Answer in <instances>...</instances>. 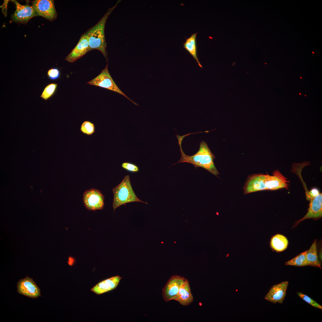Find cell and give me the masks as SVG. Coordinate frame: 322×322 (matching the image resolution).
<instances>
[{
    "label": "cell",
    "instance_id": "obj_23",
    "mask_svg": "<svg viewBox=\"0 0 322 322\" xmlns=\"http://www.w3.org/2000/svg\"><path fill=\"white\" fill-rule=\"evenodd\" d=\"M47 75L48 78L51 80H55L59 78L60 72L59 69L56 68L49 69L47 71Z\"/></svg>",
    "mask_w": 322,
    "mask_h": 322
},
{
    "label": "cell",
    "instance_id": "obj_6",
    "mask_svg": "<svg viewBox=\"0 0 322 322\" xmlns=\"http://www.w3.org/2000/svg\"><path fill=\"white\" fill-rule=\"evenodd\" d=\"M104 196L100 191L92 188L83 193V201L86 208L90 210L102 209L104 206Z\"/></svg>",
    "mask_w": 322,
    "mask_h": 322
},
{
    "label": "cell",
    "instance_id": "obj_15",
    "mask_svg": "<svg viewBox=\"0 0 322 322\" xmlns=\"http://www.w3.org/2000/svg\"><path fill=\"white\" fill-rule=\"evenodd\" d=\"M193 297L191 293L189 282L185 278L179 290L175 301L180 304L187 306L193 301Z\"/></svg>",
    "mask_w": 322,
    "mask_h": 322
},
{
    "label": "cell",
    "instance_id": "obj_16",
    "mask_svg": "<svg viewBox=\"0 0 322 322\" xmlns=\"http://www.w3.org/2000/svg\"><path fill=\"white\" fill-rule=\"evenodd\" d=\"M197 32L192 34L188 38H186L183 44V47L191 55L196 61L199 66L202 68L197 55L196 37Z\"/></svg>",
    "mask_w": 322,
    "mask_h": 322
},
{
    "label": "cell",
    "instance_id": "obj_9",
    "mask_svg": "<svg viewBox=\"0 0 322 322\" xmlns=\"http://www.w3.org/2000/svg\"><path fill=\"white\" fill-rule=\"evenodd\" d=\"M185 278L182 276L176 275L171 277L162 290V296L165 301L175 300Z\"/></svg>",
    "mask_w": 322,
    "mask_h": 322
},
{
    "label": "cell",
    "instance_id": "obj_3",
    "mask_svg": "<svg viewBox=\"0 0 322 322\" xmlns=\"http://www.w3.org/2000/svg\"><path fill=\"white\" fill-rule=\"evenodd\" d=\"M120 1H118L115 5L109 9L98 23L85 32L91 50L94 49L98 50L106 59H107V53L104 34L105 24L108 17Z\"/></svg>",
    "mask_w": 322,
    "mask_h": 322
},
{
    "label": "cell",
    "instance_id": "obj_5",
    "mask_svg": "<svg viewBox=\"0 0 322 322\" xmlns=\"http://www.w3.org/2000/svg\"><path fill=\"white\" fill-rule=\"evenodd\" d=\"M87 83L91 85L106 88L117 92L124 96L134 104L138 106L124 94L115 84L109 72L108 64L99 75Z\"/></svg>",
    "mask_w": 322,
    "mask_h": 322
},
{
    "label": "cell",
    "instance_id": "obj_17",
    "mask_svg": "<svg viewBox=\"0 0 322 322\" xmlns=\"http://www.w3.org/2000/svg\"><path fill=\"white\" fill-rule=\"evenodd\" d=\"M316 242L317 240H315L310 248L307 251L306 258L307 266L318 267L321 268V263L317 254Z\"/></svg>",
    "mask_w": 322,
    "mask_h": 322
},
{
    "label": "cell",
    "instance_id": "obj_7",
    "mask_svg": "<svg viewBox=\"0 0 322 322\" xmlns=\"http://www.w3.org/2000/svg\"><path fill=\"white\" fill-rule=\"evenodd\" d=\"M16 5V10L12 16L13 21L25 24L32 17L39 16L32 6L28 4L22 5L16 0H12Z\"/></svg>",
    "mask_w": 322,
    "mask_h": 322
},
{
    "label": "cell",
    "instance_id": "obj_20",
    "mask_svg": "<svg viewBox=\"0 0 322 322\" xmlns=\"http://www.w3.org/2000/svg\"><path fill=\"white\" fill-rule=\"evenodd\" d=\"M57 86V83H54L48 84L44 89L40 97L45 100H47L54 94Z\"/></svg>",
    "mask_w": 322,
    "mask_h": 322
},
{
    "label": "cell",
    "instance_id": "obj_12",
    "mask_svg": "<svg viewBox=\"0 0 322 322\" xmlns=\"http://www.w3.org/2000/svg\"><path fill=\"white\" fill-rule=\"evenodd\" d=\"M288 283V281H286L273 285L265 296V299L274 303H282Z\"/></svg>",
    "mask_w": 322,
    "mask_h": 322
},
{
    "label": "cell",
    "instance_id": "obj_24",
    "mask_svg": "<svg viewBox=\"0 0 322 322\" xmlns=\"http://www.w3.org/2000/svg\"><path fill=\"white\" fill-rule=\"evenodd\" d=\"M121 167L124 169L131 172H137L139 171V167L136 165L129 162H123Z\"/></svg>",
    "mask_w": 322,
    "mask_h": 322
},
{
    "label": "cell",
    "instance_id": "obj_13",
    "mask_svg": "<svg viewBox=\"0 0 322 322\" xmlns=\"http://www.w3.org/2000/svg\"><path fill=\"white\" fill-rule=\"evenodd\" d=\"M310 203L308 211L302 219L298 220L295 225L307 219H318L322 216V193H319L315 197L309 199Z\"/></svg>",
    "mask_w": 322,
    "mask_h": 322
},
{
    "label": "cell",
    "instance_id": "obj_11",
    "mask_svg": "<svg viewBox=\"0 0 322 322\" xmlns=\"http://www.w3.org/2000/svg\"><path fill=\"white\" fill-rule=\"evenodd\" d=\"M90 50L88 38L85 33L81 35L77 44L66 57L65 60L70 63L74 62Z\"/></svg>",
    "mask_w": 322,
    "mask_h": 322
},
{
    "label": "cell",
    "instance_id": "obj_25",
    "mask_svg": "<svg viewBox=\"0 0 322 322\" xmlns=\"http://www.w3.org/2000/svg\"><path fill=\"white\" fill-rule=\"evenodd\" d=\"M319 193L318 190L316 188H313L306 194V199L309 200L310 199L314 197Z\"/></svg>",
    "mask_w": 322,
    "mask_h": 322
},
{
    "label": "cell",
    "instance_id": "obj_8",
    "mask_svg": "<svg viewBox=\"0 0 322 322\" xmlns=\"http://www.w3.org/2000/svg\"><path fill=\"white\" fill-rule=\"evenodd\" d=\"M32 6L39 16L52 21L57 16L54 1L52 0H35L32 1Z\"/></svg>",
    "mask_w": 322,
    "mask_h": 322
},
{
    "label": "cell",
    "instance_id": "obj_22",
    "mask_svg": "<svg viewBox=\"0 0 322 322\" xmlns=\"http://www.w3.org/2000/svg\"><path fill=\"white\" fill-rule=\"evenodd\" d=\"M297 294L300 298L313 307L322 309V306L309 296L300 292H298Z\"/></svg>",
    "mask_w": 322,
    "mask_h": 322
},
{
    "label": "cell",
    "instance_id": "obj_26",
    "mask_svg": "<svg viewBox=\"0 0 322 322\" xmlns=\"http://www.w3.org/2000/svg\"><path fill=\"white\" fill-rule=\"evenodd\" d=\"M8 0H4L3 4L1 6L2 8V12L5 17L7 15V7Z\"/></svg>",
    "mask_w": 322,
    "mask_h": 322
},
{
    "label": "cell",
    "instance_id": "obj_19",
    "mask_svg": "<svg viewBox=\"0 0 322 322\" xmlns=\"http://www.w3.org/2000/svg\"><path fill=\"white\" fill-rule=\"evenodd\" d=\"M307 250L300 253L295 258L285 263L286 265H291L298 267L307 266L306 258Z\"/></svg>",
    "mask_w": 322,
    "mask_h": 322
},
{
    "label": "cell",
    "instance_id": "obj_18",
    "mask_svg": "<svg viewBox=\"0 0 322 322\" xmlns=\"http://www.w3.org/2000/svg\"><path fill=\"white\" fill-rule=\"evenodd\" d=\"M288 243L287 238L284 236L279 234L273 236L270 241L271 247L277 252H281L286 249Z\"/></svg>",
    "mask_w": 322,
    "mask_h": 322
},
{
    "label": "cell",
    "instance_id": "obj_21",
    "mask_svg": "<svg viewBox=\"0 0 322 322\" xmlns=\"http://www.w3.org/2000/svg\"><path fill=\"white\" fill-rule=\"evenodd\" d=\"M80 130L83 134L88 136L93 134L95 132V124L90 121L86 120L81 124Z\"/></svg>",
    "mask_w": 322,
    "mask_h": 322
},
{
    "label": "cell",
    "instance_id": "obj_2",
    "mask_svg": "<svg viewBox=\"0 0 322 322\" xmlns=\"http://www.w3.org/2000/svg\"><path fill=\"white\" fill-rule=\"evenodd\" d=\"M191 134H188L182 136L176 135L178 145L181 153L180 159L174 165L178 163L188 162L193 164L195 169L197 167H201L207 170L213 175L217 176L219 173L214 163L213 160L215 157L209 148L207 143L202 141L199 143V148L195 154L189 156L183 152L182 147V143L184 138Z\"/></svg>",
    "mask_w": 322,
    "mask_h": 322
},
{
    "label": "cell",
    "instance_id": "obj_10",
    "mask_svg": "<svg viewBox=\"0 0 322 322\" xmlns=\"http://www.w3.org/2000/svg\"><path fill=\"white\" fill-rule=\"evenodd\" d=\"M17 288L19 293L28 297L35 298L41 296L39 288L32 279L28 277L20 280Z\"/></svg>",
    "mask_w": 322,
    "mask_h": 322
},
{
    "label": "cell",
    "instance_id": "obj_14",
    "mask_svg": "<svg viewBox=\"0 0 322 322\" xmlns=\"http://www.w3.org/2000/svg\"><path fill=\"white\" fill-rule=\"evenodd\" d=\"M121 278L117 275L106 279L99 282L90 290L98 295L107 292L116 288Z\"/></svg>",
    "mask_w": 322,
    "mask_h": 322
},
{
    "label": "cell",
    "instance_id": "obj_1",
    "mask_svg": "<svg viewBox=\"0 0 322 322\" xmlns=\"http://www.w3.org/2000/svg\"><path fill=\"white\" fill-rule=\"evenodd\" d=\"M289 181L278 169L273 175L254 174L249 176L244 185V194L265 190H275L282 188L288 189Z\"/></svg>",
    "mask_w": 322,
    "mask_h": 322
},
{
    "label": "cell",
    "instance_id": "obj_4",
    "mask_svg": "<svg viewBox=\"0 0 322 322\" xmlns=\"http://www.w3.org/2000/svg\"><path fill=\"white\" fill-rule=\"evenodd\" d=\"M114 195L113 207L114 211L118 207L127 203L141 202L134 193L132 188L129 175L125 176L122 182L112 190Z\"/></svg>",
    "mask_w": 322,
    "mask_h": 322
}]
</instances>
